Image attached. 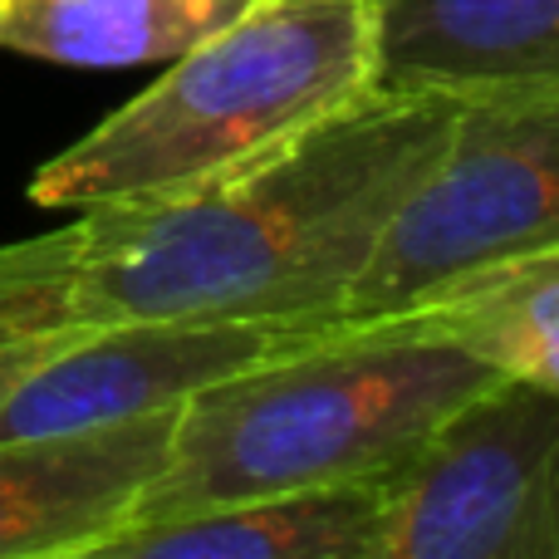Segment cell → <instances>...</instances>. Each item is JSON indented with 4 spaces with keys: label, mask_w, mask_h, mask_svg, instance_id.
<instances>
[{
    "label": "cell",
    "mask_w": 559,
    "mask_h": 559,
    "mask_svg": "<svg viewBox=\"0 0 559 559\" xmlns=\"http://www.w3.org/2000/svg\"><path fill=\"white\" fill-rule=\"evenodd\" d=\"M456 94L383 88L231 177L79 206L0 246V348L118 324L334 319L452 133Z\"/></svg>",
    "instance_id": "1"
},
{
    "label": "cell",
    "mask_w": 559,
    "mask_h": 559,
    "mask_svg": "<svg viewBox=\"0 0 559 559\" xmlns=\"http://www.w3.org/2000/svg\"><path fill=\"white\" fill-rule=\"evenodd\" d=\"M491 383L486 364L403 319L334 324L187 397L128 521L393 476Z\"/></svg>",
    "instance_id": "2"
},
{
    "label": "cell",
    "mask_w": 559,
    "mask_h": 559,
    "mask_svg": "<svg viewBox=\"0 0 559 559\" xmlns=\"http://www.w3.org/2000/svg\"><path fill=\"white\" fill-rule=\"evenodd\" d=\"M378 88L373 0H251L226 29L29 177V202L79 212L231 177Z\"/></svg>",
    "instance_id": "3"
},
{
    "label": "cell",
    "mask_w": 559,
    "mask_h": 559,
    "mask_svg": "<svg viewBox=\"0 0 559 559\" xmlns=\"http://www.w3.org/2000/svg\"><path fill=\"white\" fill-rule=\"evenodd\" d=\"M559 251V79L456 94L452 133L334 324H383L462 280Z\"/></svg>",
    "instance_id": "4"
},
{
    "label": "cell",
    "mask_w": 559,
    "mask_h": 559,
    "mask_svg": "<svg viewBox=\"0 0 559 559\" xmlns=\"http://www.w3.org/2000/svg\"><path fill=\"white\" fill-rule=\"evenodd\" d=\"M358 559H559V397L496 378L403 466Z\"/></svg>",
    "instance_id": "5"
},
{
    "label": "cell",
    "mask_w": 559,
    "mask_h": 559,
    "mask_svg": "<svg viewBox=\"0 0 559 559\" xmlns=\"http://www.w3.org/2000/svg\"><path fill=\"white\" fill-rule=\"evenodd\" d=\"M334 319H206L118 324L69 338L0 393V442L98 432L173 413L222 378L324 338Z\"/></svg>",
    "instance_id": "6"
},
{
    "label": "cell",
    "mask_w": 559,
    "mask_h": 559,
    "mask_svg": "<svg viewBox=\"0 0 559 559\" xmlns=\"http://www.w3.org/2000/svg\"><path fill=\"white\" fill-rule=\"evenodd\" d=\"M173 413H147L98 432L0 442V559H59L133 515L163 472Z\"/></svg>",
    "instance_id": "7"
},
{
    "label": "cell",
    "mask_w": 559,
    "mask_h": 559,
    "mask_svg": "<svg viewBox=\"0 0 559 559\" xmlns=\"http://www.w3.org/2000/svg\"><path fill=\"white\" fill-rule=\"evenodd\" d=\"M397 476L403 472L280 501L123 521L59 559H358L393 506Z\"/></svg>",
    "instance_id": "8"
},
{
    "label": "cell",
    "mask_w": 559,
    "mask_h": 559,
    "mask_svg": "<svg viewBox=\"0 0 559 559\" xmlns=\"http://www.w3.org/2000/svg\"><path fill=\"white\" fill-rule=\"evenodd\" d=\"M559 79V0H383L378 84L466 88Z\"/></svg>",
    "instance_id": "9"
},
{
    "label": "cell",
    "mask_w": 559,
    "mask_h": 559,
    "mask_svg": "<svg viewBox=\"0 0 559 559\" xmlns=\"http://www.w3.org/2000/svg\"><path fill=\"white\" fill-rule=\"evenodd\" d=\"M251 0H0V49L69 69L177 59Z\"/></svg>",
    "instance_id": "10"
},
{
    "label": "cell",
    "mask_w": 559,
    "mask_h": 559,
    "mask_svg": "<svg viewBox=\"0 0 559 559\" xmlns=\"http://www.w3.org/2000/svg\"><path fill=\"white\" fill-rule=\"evenodd\" d=\"M397 319L456 344L496 378L559 397V251L481 271Z\"/></svg>",
    "instance_id": "11"
},
{
    "label": "cell",
    "mask_w": 559,
    "mask_h": 559,
    "mask_svg": "<svg viewBox=\"0 0 559 559\" xmlns=\"http://www.w3.org/2000/svg\"><path fill=\"white\" fill-rule=\"evenodd\" d=\"M55 348L64 344H39V348H0V393H5L10 383H15L20 373H29V368L39 364V358H49Z\"/></svg>",
    "instance_id": "12"
},
{
    "label": "cell",
    "mask_w": 559,
    "mask_h": 559,
    "mask_svg": "<svg viewBox=\"0 0 559 559\" xmlns=\"http://www.w3.org/2000/svg\"><path fill=\"white\" fill-rule=\"evenodd\" d=\"M373 5H383V0H373Z\"/></svg>",
    "instance_id": "13"
}]
</instances>
